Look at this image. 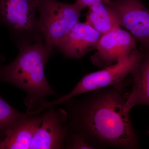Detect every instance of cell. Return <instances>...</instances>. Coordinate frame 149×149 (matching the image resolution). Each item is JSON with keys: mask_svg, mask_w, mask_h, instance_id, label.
Here are the masks:
<instances>
[{"mask_svg": "<svg viewBox=\"0 0 149 149\" xmlns=\"http://www.w3.org/2000/svg\"><path fill=\"white\" fill-rule=\"evenodd\" d=\"M127 80L83 94L64 102L69 133L84 137L95 149L139 148L130 112L124 107L128 93Z\"/></svg>", "mask_w": 149, "mask_h": 149, "instance_id": "1", "label": "cell"}, {"mask_svg": "<svg viewBox=\"0 0 149 149\" xmlns=\"http://www.w3.org/2000/svg\"><path fill=\"white\" fill-rule=\"evenodd\" d=\"M16 58L7 65H0V82H6L25 91L27 113L37 114L49 95H57L48 83L44 67L49 56L44 40L19 49Z\"/></svg>", "mask_w": 149, "mask_h": 149, "instance_id": "2", "label": "cell"}, {"mask_svg": "<svg viewBox=\"0 0 149 149\" xmlns=\"http://www.w3.org/2000/svg\"><path fill=\"white\" fill-rule=\"evenodd\" d=\"M85 8L77 2L37 0L38 25L48 55L79 22Z\"/></svg>", "mask_w": 149, "mask_h": 149, "instance_id": "3", "label": "cell"}, {"mask_svg": "<svg viewBox=\"0 0 149 149\" xmlns=\"http://www.w3.org/2000/svg\"><path fill=\"white\" fill-rule=\"evenodd\" d=\"M37 0H0V25L19 49L43 40L38 25Z\"/></svg>", "mask_w": 149, "mask_h": 149, "instance_id": "4", "label": "cell"}, {"mask_svg": "<svg viewBox=\"0 0 149 149\" xmlns=\"http://www.w3.org/2000/svg\"><path fill=\"white\" fill-rule=\"evenodd\" d=\"M145 55L144 51L135 48L130 55L122 60L102 70L85 75L69 93L52 102L43 104L44 109L61 104L79 95L122 83L127 75L131 74Z\"/></svg>", "mask_w": 149, "mask_h": 149, "instance_id": "5", "label": "cell"}, {"mask_svg": "<svg viewBox=\"0 0 149 149\" xmlns=\"http://www.w3.org/2000/svg\"><path fill=\"white\" fill-rule=\"evenodd\" d=\"M114 13L144 51L149 50V10L141 0H109L103 3Z\"/></svg>", "mask_w": 149, "mask_h": 149, "instance_id": "6", "label": "cell"}, {"mask_svg": "<svg viewBox=\"0 0 149 149\" xmlns=\"http://www.w3.org/2000/svg\"><path fill=\"white\" fill-rule=\"evenodd\" d=\"M137 42L130 33L120 27L107 32L100 38L91 61L102 68L112 65L128 57L136 47Z\"/></svg>", "mask_w": 149, "mask_h": 149, "instance_id": "7", "label": "cell"}, {"mask_svg": "<svg viewBox=\"0 0 149 149\" xmlns=\"http://www.w3.org/2000/svg\"><path fill=\"white\" fill-rule=\"evenodd\" d=\"M42 122L33 136L29 149H62L69 133L66 112L63 109L49 108Z\"/></svg>", "mask_w": 149, "mask_h": 149, "instance_id": "8", "label": "cell"}, {"mask_svg": "<svg viewBox=\"0 0 149 149\" xmlns=\"http://www.w3.org/2000/svg\"><path fill=\"white\" fill-rule=\"evenodd\" d=\"M102 35L86 22H78L60 42L57 48L67 58H82L96 49Z\"/></svg>", "mask_w": 149, "mask_h": 149, "instance_id": "9", "label": "cell"}, {"mask_svg": "<svg viewBox=\"0 0 149 149\" xmlns=\"http://www.w3.org/2000/svg\"><path fill=\"white\" fill-rule=\"evenodd\" d=\"M144 52L143 58L131 74L133 87L124 107L128 112L139 105L149 106V50Z\"/></svg>", "mask_w": 149, "mask_h": 149, "instance_id": "10", "label": "cell"}, {"mask_svg": "<svg viewBox=\"0 0 149 149\" xmlns=\"http://www.w3.org/2000/svg\"><path fill=\"white\" fill-rule=\"evenodd\" d=\"M44 114L30 115L14 128L5 133L0 142V149H29L33 136L42 122Z\"/></svg>", "mask_w": 149, "mask_h": 149, "instance_id": "11", "label": "cell"}, {"mask_svg": "<svg viewBox=\"0 0 149 149\" xmlns=\"http://www.w3.org/2000/svg\"><path fill=\"white\" fill-rule=\"evenodd\" d=\"M88 8L85 22L102 35L120 28L117 17L103 3H95Z\"/></svg>", "mask_w": 149, "mask_h": 149, "instance_id": "12", "label": "cell"}, {"mask_svg": "<svg viewBox=\"0 0 149 149\" xmlns=\"http://www.w3.org/2000/svg\"><path fill=\"white\" fill-rule=\"evenodd\" d=\"M30 115L17 111L0 97V131L6 133Z\"/></svg>", "mask_w": 149, "mask_h": 149, "instance_id": "13", "label": "cell"}, {"mask_svg": "<svg viewBox=\"0 0 149 149\" xmlns=\"http://www.w3.org/2000/svg\"><path fill=\"white\" fill-rule=\"evenodd\" d=\"M64 148L69 149H95L84 137L75 133H68L65 140Z\"/></svg>", "mask_w": 149, "mask_h": 149, "instance_id": "14", "label": "cell"}, {"mask_svg": "<svg viewBox=\"0 0 149 149\" xmlns=\"http://www.w3.org/2000/svg\"><path fill=\"white\" fill-rule=\"evenodd\" d=\"M109 0H76V2L82 5L85 8L89 7L97 3H104Z\"/></svg>", "mask_w": 149, "mask_h": 149, "instance_id": "15", "label": "cell"}, {"mask_svg": "<svg viewBox=\"0 0 149 149\" xmlns=\"http://www.w3.org/2000/svg\"></svg>", "mask_w": 149, "mask_h": 149, "instance_id": "16", "label": "cell"}]
</instances>
